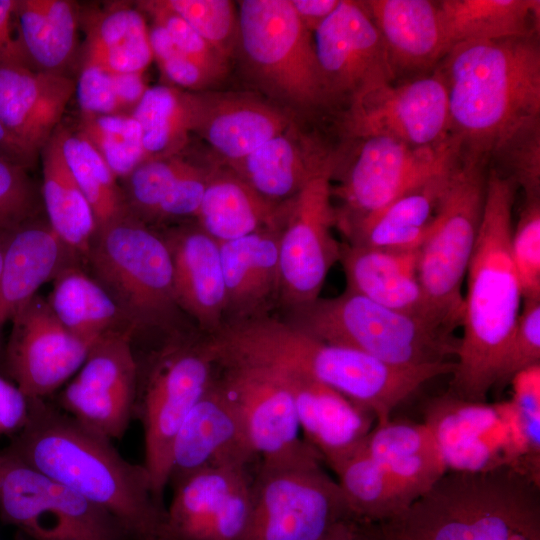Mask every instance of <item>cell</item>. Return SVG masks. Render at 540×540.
<instances>
[{
  "mask_svg": "<svg viewBox=\"0 0 540 540\" xmlns=\"http://www.w3.org/2000/svg\"><path fill=\"white\" fill-rule=\"evenodd\" d=\"M510 254L523 299L540 298V197L524 198Z\"/></svg>",
  "mask_w": 540,
  "mask_h": 540,
  "instance_id": "obj_47",
  "label": "cell"
},
{
  "mask_svg": "<svg viewBox=\"0 0 540 540\" xmlns=\"http://www.w3.org/2000/svg\"><path fill=\"white\" fill-rule=\"evenodd\" d=\"M516 189L512 180L488 170L482 221L465 277L463 333L447 391L469 401H486L494 388L523 304L510 254Z\"/></svg>",
  "mask_w": 540,
  "mask_h": 540,
  "instance_id": "obj_2",
  "label": "cell"
},
{
  "mask_svg": "<svg viewBox=\"0 0 540 540\" xmlns=\"http://www.w3.org/2000/svg\"><path fill=\"white\" fill-rule=\"evenodd\" d=\"M75 94L80 115L97 116L120 114L112 73L95 65L81 64Z\"/></svg>",
  "mask_w": 540,
  "mask_h": 540,
  "instance_id": "obj_52",
  "label": "cell"
},
{
  "mask_svg": "<svg viewBox=\"0 0 540 540\" xmlns=\"http://www.w3.org/2000/svg\"><path fill=\"white\" fill-rule=\"evenodd\" d=\"M144 72L112 73L113 87L121 112L131 114L141 101L147 86Z\"/></svg>",
  "mask_w": 540,
  "mask_h": 540,
  "instance_id": "obj_56",
  "label": "cell"
},
{
  "mask_svg": "<svg viewBox=\"0 0 540 540\" xmlns=\"http://www.w3.org/2000/svg\"><path fill=\"white\" fill-rule=\"evenodd\" d=\"M457 164L408 190L382 210L347 229L343 232L347 243L393 250H420L432 230L441 199Z\"/></svg>",
  "mask_w": 540,
  "mask_h": 540,
  "instance_id": "obj_32",
  "label": "cell"
},
{
  "mask_svg": "<svg viewBox=\"0 0 540 540\" xmlns=\"http://www.w3.org/2000/svg\"><path fill=\"white\" fill-rule=\"evenodd\" d=\"M31 398L18 385L0 375V435L19 434L30 417Z\"/></svg>",
  "mask_w": 540,
  "mask_h": 540,
  "instance_id": "obj_54",
  "label": "cell"
},
{
  "mask_svg": "<svg viewBox=\"0 0 540 540\" xmlns=\"http://www.w3.org/2000/svg\"><path fill=\"white\" fill-rule=\"evenodd\" d=\"M81 64L111 73L144 72L153 60L145 15L136 4L114 3L87 11Z\"/></svg>",
  "mask_w": 540,
  "mask_h": 540,
  "instance_id": "obj_34",
  "label": "cell"
},
{
  "mask_svg": "<svg viewBox=\"0 0 540 540\" xmlns=\"http://www.w3.org/2000/svg\"><path fill=\"white\" fill-rule=\"evenodd\" d=\"M537 364H540V298L523 299L494 387H504L517 373Z\"/></svg>",
  "mask_w": 540,
  "mask_h": 540,
  "instance_id": "obj_49",
  "label": "cell"
},
{
  "mask_svg": "<svg viewBox=\"0 0 540 540\" xmlns=\"http://www.w3.org/2000/svg\"><path fill=\"white\" fill-rule=\"evenodd\" d=\"M510 384L531 449L540 456V364L517 373Z\"/></svg>",
  "mask_w": 540,
  "mask_h": 540,
  "instance_id": "obj_53",
  "label": "cell"
},
{
  "mask_svg": "<svg viewBox=\"0 0 540 540\" xmlns=\"http://www.w3.org/2000/svg\"><path fill=\"white\" fill-rule=\"evenodd\" d=\"M75 86L71 76L0 63V120L40 156L61 125Z\"/></svg>",
  "mask_w": 540,
  "mask_h": 540,
  "instance_id": "obj_26",
  "label": "cell"
},
{
  "mask_svg": "<svg viewBox=\"0 0 540 540\" xmlns=\"http://www.w3.org/2000/svg\"><path fill=\"white\" fill-rule=\"evenodd\" d=\"M488 164L461 155L419 250L418 275L431 318L452 333L462 323V285L482 221Z\"/></svg>",
  "mask_w": 540,
  "mask_h": 540,
  "instance_id": "obj_11",
  "label": "cell"
},
{
  "mask_svg": "<svg viewBox=\"0 0 540 540\" xmlns=\"http://www.w3.org/2000/svg\"><path fill=\"white\" fill-rule=\"evenodd\" d=\"M424 423L448 471L484 473L509 468L540 484V456L532 451L511 399L487 403L446 392L427 403Z\"/></svg>",
  "mask_w": 540,
  "mask_h": 540,
  "instance_id": "obj_12",
  "label": "cell"
},
{
  "mask_svg": "<svg viewBox=\"0 0 540 540\" xmlns=\"http://www.w3.org/2000/svg\"><path fill=\"white\" fill-rule=\"evenodd\" d=\"M195 163L180 152L140 164L123 179L125 186L122 188L130 212L147 224L154 221L180 178Z\"/></svg>",
  "mask_w": 540,
  "mask_h": 540,
  "instance_id": "obj_44",
  "label": "cell"
},
{
  "mask_svg": "<svg viewBox=\"0 0 540 540\" xmlns=\"http://www.w3.org/2000/svg\"><path fill=\"white\" fill-rule=\"evenodd\" d=\"M250 476L248 467L216 466L197 470L170 484L168 531L173 540H203L230 494Z\"/></svg>",
  "mask_w": 540,
  "mask_h": 540,
  "instance_id": "obj_39",
  "label": "cell"
},
{
  "mask_svg": "<svg viewBox=\"0 0 540 540\" xmlns=\"http://www.w3.org/2000/svg\"><path fill=\"white\" fill-rule=\"evenodd\" d=\"M227 62L238 44L237 5L229 0H161Z\"/></svg>",
  "mask_w": 540,
  "mask_h": 540,
  "instance_id": "obj_46",
  "label": "cell"
},
{
  "mask_svg": "<svg viewBox=\"0 0 540 540\" xmlns=\"http://www.w3.org/2000/svg\"><path fill=\"white\" fill-rule=\"evenodd\" d=\"M38 156L14 137L0 120V158L32 169Z\"/></svg>",
  "mask_w": 540,
  "mask_h": 540,
  "instance_id": "obj_58",
  "label": "cell"
},
{
  "mask_svg": "<svg viewBox=\"0 0 540 540\" xmlns=\"http://www.w3.org/2000/svg\"><path fill=\"white\" fill-rule=\"evenodd\" d=\"M333 153L327 164L285 202L279 234L280 300L285 312L317 300L342 244L333 235L336 210Z\"/></svg>",
  "mask_w": 540,
  "mask_h": 540,
  "instance_id": "obj_15",
  "label": "cell"
},
{
  "mask_svg": "<svg viewBox=\"0 0 540 540\" xmlns=\"http://www.w3.org/2000/svg\"><path fill=\"white\" fill-rule=\"evenodd\" d=\"M516 186L525 198L540 197V117L531 119L506 135L492 150L489 162Z\"/></svg>",
  "mask_w": 540,
  "mask_h": 540,
  "instance_id": "obj_45",
  "label": "cell"
},
{
  "mask_svg": "<svg viewBox=\"0 0 540 540\" xmlns=\"http://www.w3.org/2000/svg\"><path fill=\"white\" fill-rule=\"evenodd\" d=\"M192 133L199 135L230 166L295 121L269 100L244 93L192 92Z\"/></svg>",
  "mask_w": 540,
  "mask_h": 540,
  "instance_id": "obj_22",
  "label": "cell"
},
{
  "mask_svg": "<svg viewBox=\"0 0 540 540\" xmlns=\"http://www.w3.org/2000/svg\"><path fill=\"white\" fill-rule=\"evenodd\" d=\"M282 319L319 340L401 368L450 361L447 358L456 356L459 345L452 332L346 289L287 311Z\"/></svg>",
  "mask_w": 540,
  "mask_h": 540,
  "instance_id": "obj_6",
  "label": "cell"
},
{
  "mask_svg": "<svg viewBox=\"0 0 540 540\" xmlns=\"http://www.w3.org/2000/svg\"><path fill=\"white\" fill-rule=\"evenodd\" d=\"M313 38L330 106H347L396 78L381 36L361 1L340 0Z\"/></svg>",
  "mask_w": 540,
  "mask_h": 540,
  "instance_id": "obj_18",
  "label": "cell"
},
{
  "mask_svg": "<svg viewBox=\"0 0 540 540\" xmlns=\"http://www.w3.org/2000/svg\"><path fill=\"white\" fill-rule=\"evenodd\" d=\"M136 6L170 34L177 49L200 66L213 80L224 75L223 59L184 19L167 9L161 0L139 1Z\"/></svg>",
  "mask_w": 540,
  "mask_h": 540,
  "instance_id": "obj_48",
  "label": "cell"
},
{
  "mask_svg": "<svg viewBox=\"0 0 540 540\" xmlns=\"http://www.w3.org/2000/svg\"><path fill=\"white\" fill-rule=\"evenodd\" d=\"M322 540H373L370 523L347 518L337 523Z\"/></svg>",
  "mask_w": 540,
  "mask_h": 540,
  "instance_id": "obj_59",
  "label": "cell"
},
{
  "mask_svg": "<svg viewBox=\"0 0 540 540\" xmlns=\"http://www.w3.org/2000/svg\"><path fill=\"white\" fill-rule=\"evenodd\" d=\"M4 449L110 513L130 540H173L143 463L125 459L112 440L48 399L31 398L27 425Z\"/></svg>",
  "mask_w": 540,
  "mask_h": 540,
  "instance_id": "obj_1",
  "label": "cell"
},
{
  "mask_svg": "<svg viewBox=\"0 0 540 540\" xmlns=\"http://www.w3.org/2000/svg\"><path fill=\"white\" fill-rule=\"evenodd\" d=\"M284 204L265 199L231 169L213 167L196 219L203 231L222 243L280 229Z\"/></svg>",
  "mask_w": 540,
  "mask_h": 540,
  "instance_id": "obj_33",
  "label": "cell"
},
{
  "mask_svg": "<svg viewBox=\"0 0 540 540\" xmlns=\"http://www.w3.org/2000/svg\"><path fill=\"white\" fill-rule=\"evenodd\" d=\"M149 41L162 75L169 85L191 92H199L214 81L200 66L182 54L175 46L168 31L153 22Z\"/></svg>",
  "mask_w": 540,
  "mask_h": 540,
  "instance_id": "obj_51",
  "label": "cell"
},
{
  "mask_svg": "<svg viewBox=\"0 0 540 540\" xmlns=\"http://www.w3.org/2000/svg\"><path fill=\"white\" fill-rule=\"evenodd\" d=\"M280 229L219 243L225 284L224 324L271 315L279 306Z\"/></svg>",
  "mask_w": 540,
  "mask_h": 540,
  "instance_id": "obj_25",
  "label": "cell"
},
{
  "mask_svg": "<svg viewBox=\"0 0 540 540\" xmlns=\"http://www.w3.org/2000/svg\"><path fill=\"white\" fill-rule=\"evenodd\" d=\"M134 331L124 329L95 342L55 405L110 440H120L134 420L137 362Z\"/></svg>",
  "mask_w": 540,
  "mask_h": 540,
  "instance_id": "obj_17",
  "label": "cell"
},
{
  "mask_svg": "<svg viewBox=\"0 0 540 540\" xmlns=\"http://www.w3.org/2000/svg\"><path fill=\"white\" fill-rule=\"evenodd\" d=\"M11 322L6 370L29 398L48 399L77 373L91 346L65 328L39 295Z\"/></svg>",
  "mask_w": 540,
  "mask_h": 540,
  "instance_id": "obj_20",
  "label": "cell"
},
{
  "mask_svg": "<svg viewBox=\"0 0 540 540\" xmlns=\"http://www.w3.org/2000/svg\"><path fill=\"white\" fill-rule=\"evenodd\" d=\"M341 126L349 140L387 137L413 147L437 145L450 137L445 82L435 68L377 87L345 107Z\"/></svg>",
  "mask_w": 540,
  "mask_h": 540,
  "instance_id": "obj_16",
  "label": "cell"
},
{
  "mask_svg": "<svg viewBox=\"0 0 540 540\" xmlns=\"http://www.w3.org/2000/svg\"><path fill=\"white\" fill-rule=\"evenodd\" d=\"M77 257L63 244L48 222L33 217L13 232L0 279V329Z\"/></svg>",
  "mask_w": 540,
  "mask_h": 540,
  "instance_id": "obj_30",
  "label": "cell"
},
{
  "mask_svg": "<svg viewBox=\"0 0 540 540\" xmlns=\"http://www.w3.org/2000/svg\"><path fill=\"white\" fill-rule=\"evenodd\" d=\"M362 448L388 472L410 504L448 471L424 422L389 420L375 425Z\"/></svg>",
  "mask_w": 540,
  "mask_h": 540,
  "instance_id": "obj_31",
  "label": "cell"
},
{
  "mask_svg": "<svg viewBox=\"0 0 540 540\" xmlns=\"http://www.w3.org/2000/svg\"><path fill=\"white\" fill-rule=\"evenodd\" d=\"M131 115L141 126L148 159L178 154L192 133V92L169 84L149 87Z\"/></svg>",
  "mask_w": 540,
  "mask_h": 540,
  "instance_id": "obj_40",
  "label": "cell"
},
{
  "mask_svg": "<svg viewBox=\"0 0 540 540\" xmlns=\"http://www.w3.org/2000/svg\"><path fill=\"white\" fill-rule=\"evenodd\" d=\"M280 370L290 385L304 441L334 471L362 446L374 415L307 375Z\"/></svg>",
  "mask_w": 540,
  "mask_h": 540,
  "instance_id": "obj_24",
  "label": "cell"
},
{
  "mask_svg": "<svg viewBox=\"0 0 540 540\" xmlns=\"http://www.w3.org/2000/svg\"><path fill=\"white\" fill-rule=\"evenodd\" d=\"M74 130L97 150L117 179L148 160L141 126L131 114L80 115Z\"/></svg>",
  "mask_w": 540,
  "mask_h": 540,
  "instance_id": "obj_43",
  "label": "cell"
},
{
  "mask_svg": "<svg viewBox=\"0 0 540 540\" xmlns=\"http://www.w3.org/2000/svg\"><path fill=\"white\" fill-rule=\"evenodd\" d=\"M0 519L26 540H130L110 513L0 450Z\"/></svg>",
  "mask_w": 540,
  "mask_h": 540,
  "instance_id": "obj_14",
  "label": "cell"
},
{
  "mask_svg": "<svg viewBox=\"0 0 540 540\" xmlns=\"http://www.w3.org/2000/svg\"><path fill=\"white\" fill-rule=\"evenodd\" d=\"M304 440L261 458L252 476V517L245 540H322L354 518L337 482Z\"/></svg>",
  "mask_w": 540,
  "mask_h": 540,
  "instance_id": "obj_10",
  "label": "cell"
},
{
  "mask_svg": "<svg viewBox=\"0 0 540 540\" xmlns=\"http://www.w3.org/2000/svg\"><path fill=\"white\" fill-rule=\"evenodd\" d=\"M373 540H540V484L509 468L447 471Z\"/></svg>",
  "mask_w": 540,
  "mask_h": 540,
  "instance_id": "obj_5",
  "label": "cell"
},
{
  "mask_svg": "<svg viewBox=\"0 0 540 540\" xmlns=\"http://www.w3.org/2000/svg\"><path fill=\"white\" fill-rule=\"evenodd\" d=\"M28 168L0 158V228L37 216L39 197Z\"/></svg>",
  "mask_w": 540,
  "mask_h": 540,
  "instance_id": "obj_50",
  "label": "cell"
},
{
  "mask_svg": "<svg viewBox=\"0 0 540 540\" xmlns=\"http://www.w3.org/2000/svg\"><path fill=\"white\" fill-rule=\"evenodd\" d=\"M212 354L215 380L238 411L258 457L273 456L298 444L300 427L284 373L256 361Z\"/></svg>",
  "mask_w": 540,
  "mask_h": 540,
  "instance_id": "obj_19",
  "label": "cell"
},
{
  "mask_svg": "<svg viewBox=\"0 0 540 540\" xmlns=\"http://www.w3.org/2000/svg\"><path fill=\"white\" fill-rule=\"evenodd\" d=\"M237 12L236 53L267 100L292 115L330 106L313 33L291 0H242Z\"/></svg>",
  "mask_w": 540,
  "mask_h": 540,
  "instance_id": "obj_9",
  "label": "cell"
},
{
  "mask_svg": "<svg viewBox=\"0 0 540 540\" xmlns=\"http://www.w3.org/2000/svg\"><path fill=\"white\" fill-rule=\"evenodd\" d=\"M383 41L395 76L433 71L448 52L438 2L361 1Z\"/></svg>",
  "mask_w": 540,
  "mask_h": 540,
  "instance_id": "obj_27",
  "label": "cell"
},
{
  "mask_svg": "<svg viewBox=\"0 0 540 540\" xmlns=\"http://www.w3.org/2000/svg\"><path fill=\"white\" fill-rule=\"evenodd\" d=\"M16 537H17V540H26V539H24V538H22L20 536H16Z\"/></svg>",
  "mask_w": 540,
  "mask_h": 540,
  "instance_id": "obj_61",
  "label": "cell"
},
{
  "mask_svg": "<svg viewBox=\"0 0 540 540\" xmlns=\"http://www.w3.org/2000/svg\"><path fill=\"white\" fill-rule=\"evenodd\" d=\"M57 132L65 161L92 208L97 229L131 213L123 188L97 150L75 130L60 125Z\"/></svg>",
  "mask_w": 540,
  "mask_h": 540,
  "instance_id": "obj_41",
  "label": "cell"
},
{
  "mask_svg": "<svg viewBox=\"0 0 540 540\" xmlns=\"http://www.w3.org/2000/svg\"><path fill=\"white\" fill-rule=\"evenodd\" d=\"M446 86L450 137L489 162L495 146L540 117L539 35L451 46L436 67Z\"/></svg>",
  "mask_w": 540,
  "mask_h": 540,
  "instance_id": "obj_3",
  "label": "cell"
},
{
  "mask_svg": "<svg viewBox=\"0 0 540 540\" xmlns=\"http://www.w3.org/2000/svg\"><path fill=\"white\" fill-rule=\"evenodd\" d=\"M256 458L238 411L214 377L175 434L168 485L207 467H249Z\"/></svg>",
  "mask_w": 540,
  "mask_h": 540,
  "instance_id": "obj_21",
  "label": "cell"
},
{
  "mask_svg": "<svg viewBox=\"0 0 540 540\" xmlns=\"http://www.w3.org/2000/svg\"><path fill=\"white\" fill-rule=\"evenodd\" d=\"M135 358L134 419L143 429V465L149 473L155 497L164 503L175 434L192 406L211 385L216 362L203 334L184 332L164 337L143 358L136 354Z\"/></svg>",
  "mask_w": 540,
  "mask_h": 540,
  "instance_id": "obj_7",
  "label": "cell"
},
{
  "mask_svg": "<svg viewBox=\"0 0 540 540\" xmlns=\"http://www.w3.org/2000/svg\"><path fill=\"white\" fill-rule=\"evenodd\" d=\"M47 303L63 326L89 346L107 334L134 331L111 295L75 260L53 278Z\"/></svg>",
  "mask_w": 540,
  "mask_h": 540,
  "instance_id": "obj_36",
  "label": "cell"
},
{
  "mask_svg": "<svg viewBox=\"0 0 540 540\" xmlns=\"http://www.w3.org/2000/svg\"><path fill=\"white\" fill-rule=\"evenodd\" d=\"M15 17L30 69L69 76L78 49V6L67 0H16Z\"/></svg>",
  "mask_w": 540,
  "mask_h": 540,
  "instance_id": "obj_35",
  "label": "cell"
},
{
  "mask_svg": "<svg viewBox=\"0 0 540 540\" xmlns=\"http://www.w3.org/2000/svg\"><path fill=\"white\" fill-rule=\"evenodd\" d=\"M95 278L117 303L135 335L174 327L178 308L172 261L161 232L129 213L97 229L85 260Z\"/></svg>",
  "mask_w": 540,
  "mask_h": 540,
  "instance_id": "obj_8",
  "label": "cell"
},
{
  "mask_svg": "<svg viewBox=\"0 0 540 540\" xmlns=\"http://www.w3.org/2000/svg\"><path fill=\"white\" fill-rule=\"evenodd\" d=\"M18 226L13 227V228H0V279L2 276L6 253H7L10 239L12 237L14 230Z\"/></svg>",
  "mask_w": 540,
  "mask_h": 540,
  "instance_id": "obj_60",
  "label": "cell"
},
{
  "mask_svg": "<svg viewBox=\"0 0 540 540\" xmlns=\"http://www.w3.org/2000/svg\"><path fill=\"white\" fill-rule=\"evenodd\" d=\"M228 350L241 358L307 375L370 411L382 425L422 385L452 374L453 361L401 368L364 352L319 340L282 318L265 316L233 325Z\"/></svg>",
  "mask_w": 540,
  "mask_h": 540,
  "instance_id": "obj_4",
  "label": "cell"
},
{
  "mask_svg": "<svg viewBox=\"0 0 540 540\" xmlns=\"http://www.w3.org/2000/svg\"><path fill=\"white\" fill-rule=\"evenodd\" d=\"M339 2L340 0H291L300 21L311 33L331 15Z\"/></svg>",
  "mask_w": 540,
  "mask_h": 540,
  "instance_id": "obj_57",
  "label": "cell"
},
{
  "mask_svg": "<svg viewBox=\"0 0 540 540\" xmlns=\"http://www.w3.org/2000/svg\"><path fill=\"white\" fill-rule=\"evenodd\" d=\"M334 472L356 519L379 523L410 505L388 472L362 446Z\"/></svg>",
  "mask_w": 540,
  "mask_h": 540,
  "instance_id": "obj_42",
  "label": "cell"
},
{
  "mask_svg": "<svg viewBox=\"0 0 540 540\" xmlns=\"http://www.w3.org/2000/svg\"><path fill=\"white\" fill-rule=\"evenodd\" d=\"M16 0H0V63L29 68L18 35Z\"/></svg>",
  "mask_w": 540,
  "mask_h": 540,
  "instance_id": "obj_55",
  "label": "cell"
},
{
  "mask_svg": "<svg viewBox=\"0 0 540 540\" xmlns=\"http://www.w3.org/2000/svg\"><path fill=\"white\" fill-rule=\"evenodd\" d=\"M449 46L539 35V0L437 1Z\"/></svg>",
  "mask_w": 540,
  "mask_h": 540,
  "instance_id": "obj_38",
  "label": "cell"
},
{
  "mask_svg": "<svg viewBox=\"0 0 540 540\" xmlns=\"http://www.w3.org/2000/svg\"><path fill=\"white\" fill-rule=\"evenodd\" d=\"M295 124L243 160L227 166L262 197L276 204L293 198L333 155Z\"/></svg>",
  "mask_w": 540,
  "mask_h": 540,
  "instance_id": "obj_29",
  "label": "cell"
},
{
  "mask_svg": "<svg viewBox=\"0 0 540 540\" xmlns=\"http://www.w3.org/2000/svg\"><path fill=\"white\" fill-rule=\"evenodd\" d=\"M345 161L336 153L332 186L341 206L336 226L350 227L382 210L396 198L426 180L453 168L461 158L459 145L449 137L433 146L413 147L387 137L353 139ZM333 174V175H334Z\"/></svg>",
  "mask_w": 540,
  "mask_h": 540,
  "instance_id": "obj_13",
  "label": "cell"
},
{
  "mask_svg": "<svg viewBox=\"0 0 540 540\" xmlns=\"http://www.w3.org/2000/svg\"><path fill=\"white\" fill-rule=\"evenodd\" d=\"M418 260L419 250L344 243L339 262L345 274L346 290L437 325L431 318L419 280Z\"/></svg>",
  "mask_w": 540,
  "mask_h": 540,
  "instance_id": "obj_28",
  "label": "cell"
},
{
  "mask_svg": "<svg viewBox=\"0 0 540 540\" xmlns=\"http://www.w3.org/2000/svg\"><path fill=\"white\" fill-rule=\"evenodd\" d=\"M40 155L43 172L41 196L47 222L63 244L77 258L85 260L97 224L91 206L65 161L57 130Z\"/></svg>",
  "mask_w": 540,
  "mask_h": 540,
  "instance_id": "obj_37",
  "label": "cell"
},
{
  "mask_svg": "<svg viewBox=\"0 0 540 540\" xmlns=\"http://www.w3.org/2000/svg\"><path fill=\"white\" fill-rule=\"evenodd\" d=\"M172 261L176 304L197 325L212 335L224 324L225 284L219 243L196 224H183L161 232Z\"/></svg>",
  "mask_w": 540,
  "mask_h": 540,
  "instance_id": "obj_23",
  "label": "cell"
}]
</instances>
